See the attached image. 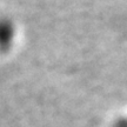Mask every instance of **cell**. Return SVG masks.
<instances>
[{
	"mask_svg": "<svg viewBox=\"0 0 127 127\" xmlns=\"http://www.w3.org/2000/svg\"><path fill=\"white\" fill-rule=\"evenodd\" d=\"M14 25L8 19H0V47H8L14 40Z\"/></svg>",
	"mask_w": 127,
	"mask_h": 127,
	"instance_id": "obj_1",
	"label": "cell"
}]
</instances>
